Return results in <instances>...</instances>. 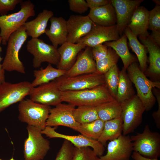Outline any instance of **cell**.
<instances>
[{"instance_id":"44","label":"cell","mask_w":160,"mask_h":160,"mask_svg":"<svg viewBox=\"0 0 160 160\" xmlns=\"http://www.w3.org/2000/svg\"><path fill=\"white\" fill-rule=\"evenodd\" d=\"M2 38L0 36V85L5 82V71L3 68L2 64H1V62L3 59V58L1 56V53L2 51V48L1 45L2 42Z\"/></svg>"},{"instance_id":"43","label":"cell","mask_w":160,"mask_h":160,"mask_svg":"<svg viewBox=\"0 0 160 160\" xmlns=\"http://www.w3.org/2000/svg\"><path fill=\"white\" fill-rule=\"evenodd\" d=\"M86 1L90 9L105 5L109 3L110 1L109 0H87Z\"/></svg>"},{"instance_id":"8","label":"cell","mask_w":160,"mask_h":160,"mask_svg":"<svg viewBox=\"0 0 160 160\" xmlns=\"http://www.w3.org/2000/svg\"><path fill=\"white\" fill-rule=\"evenodd\" d=\"M121 105L123 135H127L133 132L141 123L145 109L136 94L121 103Z\"/></svg>"},{"instance_id":"13","label":"cell","mask_w":160,"mask_h":160,"mask_svg":"<svg viewBox=\"0 0 160 160\" xmlns=\"http://www.w3.org/2000/svg\"><path fill=\"white\" fill-rule=\"evenodd\" d=\"M61 92L55 80L32 89L30 99L45 105L56 106L62 103Z\"/></svg>"},{"instance_id":"1","label":"cell","mask_w":160,"mask_h":160,"mask_svg":"<svg viewBox=\"0 0 160 160\" xmlns=\"http://www.w3.org/2000/svg\"><path fill=\"white\" fill-rule=\"evenodd\" d=\"M61 100L75 106L97 107L116 100L112 96L105 84L95 87L76 91H62Z\"/></svg>"},{"instance_id":"9","label":"cell","mask_w":160,"mask_h":160,"mask_svg":"<svg viewBox=\"0 0 160 160\" xmlns=\"http://www.w3.org/2000/svg\"><path fill=\"white\" fill-rule=\"evenodd\" d=\"M55 80L61 91L83 90L105 83L104 74L97 71L72 77L63 76Z\"/></svg>"},{"instance_id":"10","label":"cell","mask_w":160,"mask_h":160,"mask_svg":"<svg viewBox=\"0 0 160 160\" xmlns=\"http://www.w3.org/2000/svg\"><path fill=\"white\" fill-rule=\"evenodd\" d=\"M26 48L33 56V66L35 68L40 67L44 62L57 65L59 62L60 55L57 49L38 38H32L28 40Z\"/></svg>"},{"instance_id":"49","label":"cell","mask_w":160,"mask_h":160,"mask_svg":"<svg viewBox=\"0 0 160 160\" xmlns=\"http://www.w3.org/2000/svg\"></svg>"},{"instance_id":"14","label":"cell","mask_w":160,"mask_h":160,"mask_svg":"<svg viewBox=\"0 0 160 160\" xmlns=\"http://www.w3.org/2000/svg\"><path fill=\"white\" fill-rule=\"evenodd\" d=\"M120 37L116 25L105 27L93 23L90 32L81 38L76 43L84 44L92 48L106 42L116 41Z\"/></svg>"},{"instance_id":"34","label":"cell","mask_w":160,"mask_h":160,"mask_svg":"<svg viewBox=\"0 0 160 160\" xmlns=\"http://www.w3.org/2000/svg\"><path fill=\"white\" fill-rule=\"evenodd\" d=\"M119 71L116 65L104 74L105 83L112 96L116 100L119 81Z\"/></svg>"},{"instance_id":"45","label":"cell","mask_w":160,"mask_h":160,"mask_svg":"<svg viewBox=\"0 0 160 160\" xmlns=\"http://www.w3.org/2000/svg\"><path fill=\"white\" fill-rule=\"evenodd\" d=\"M150 37L159 46H160V31H152L150 35Z\"/></svg>"},{"instance_id":"26","label":"cell","mask_w":160,"mask_h":160,"mask_svg":"<svg viewBox=\"0 0 160 160\" xmlns=\"http://www.w3.org/2000/svg\"><path fill=\"white\" fill-rule=\"evenodd\" d=\"M104 44L112 48L120 57L124 67L126 70L132 63L136 62L137 59L129 52L127 45V38L124 34L118 40L106 42Z\"/></svg>"},{"instance_id":"4","label":"cell","mask_w":160,"mask_h":160,"mask_svg":"<svg viewBox=\"0 0 160 160\" xmlns=\"http://www.w3.org/2000/svg\"><path fill=\"white\" fill-rule=\"evenodd\" d=\"M28 36L24 25L10 36L7 44L6 55L2 64L5 71H16L25 74V68L19 59V53Z\"/></svg>"},{"instance_id":"33","label":"cell","mask_w":160,"mask_h":160,"mask_svg":"<svg viewBox=\"0 0 160 160\" xmlns=\"http://www.w3.org/2000/svg\"><path fill=\"white\" fill-rule=\"evenodd\" d=\"M75 121L80 124L92 122L99 119L96 107L81 106L75 108L73 112Z\"/></svg>"},{"instance_id":"39","label":"cell","mask_w":160,"mask_h":160,"mask_svg":"<svg viewBox=\"0 0 160 160\" xmlns=\"http://www.w3.org/2000/svg\"><path fill=\"white\" fill-rule=\"evenodd\" d=\"M69 9L80 14L87 11L89 9L86 1L84 0H68Z\"/></svg>"},{"instance_id":"23","label":"cell","mask_w":160,"mask_h":160,"mask_svg":"<svg viewBox=\"0 0 160 160\" xmlns=\"http://www.w3.org/2000/svg\"><path fill=\"white\" fill-rule=\"evenodd\" d=\"M149 11L143 6H139L132 15L127 27L139 39L145 38L149 36L148 26Z\"/></svg>"},{"instance_id":"29","label":"cell","mask_w":160,"mask_h":160,"mask_svg":"<svg viewBox=\"0 0 160 160\" xmlns=\"http://www.w3.org/2000/svg\"><path fill=\"white\" fill-rule=\"evenodd\" d=\"M66 71L55 68L49 64L44 69L33 71L35 79L31 84L33 87L48 83L64 75Z\"/></svg>"},{"instance_id":"41","label":"cell","mask_w":160,"mask_h":160,"mask_svg":"<svg viewBox=\"0 0 160 160\" xmlns=\"http://www.w3.org/2000/svg\"><path fill=\"white\" fill-rule=\"evenodd\" d=\"M108 47L104 44H100L92 48V56L96 61L101 60L108 55Z\"/></svg>"},{"instance_id":"48","label":"cell","mask_w":160,"mask_h":160,"mask_svg":"<svg viewBox=\"0 0 160 160\" xmlns=\"http://www.w3.org/2000/svg\"><path fill=\"white\" fill-rule=\"evenodd\" d=\"M0 160H4L2 159H1L0 158ZM9 160H15L14 159L13 157H12V158L10 159Z\"/></svg>"},{"instance_id":"22","label":"cell","mask_w":160,"mask_h":160,"mask_svg":"<svg viewBox=\"0 0 160 160\" xmlns=\"http://www.w3.org/2000/svg\"><path fill=\"white\" fill-rule=\"evenodd\" d=\"M50 25L46 29L45 33L52 45L57 49L59 45L67 42L68 30L66 20L61 17H52L49 20Z\"/></svg>"},{"instance_id":"36","label":"cell","mask_w":160,"mask_h":160,"mask_svg":"<svg viewBox=\"0 0 160 160\" xmlns=\"http://www.w3.org/2000/svg\"><path fill=\"white\" fill-rule=\"evenodd\" d=\"M92 149L88 147L78 148L74 146L73 160H99Z\"/></svg>"},{"instance_id":"32","label":"cell","mask_w":160,"mask_h":160,"mask_svg":"<svg viewBox=\"0 0 160 160\" xmlns=\"http://www.w3.org/2000/svg\"><path fill=\"white\" fill-rule=\"evenodd\" d=\"M105 123L98 119L90 123L80 124L76 131L88 138L97 140L103 132Z\"/></svg>"},{"instance_id":"35","label":"cell","mask_w":160,"mask_h":160,"mask_svg":"<svg viewBox=\"0 0 160 160\" xmlns=\"http://www.w3.org/2000/svg\"><path fill=\"white\" fill-rule=\"evenodd\" d=\"M108 47L107 55L102 59L96 61L97 71L104 74L112 66L116 65L119 58L115 51Z\"/></svg>"},{"instance_id":"20","label":"cell","mask_w":160,"mask_h":160,"mask_svg":"<svg viewBox=\"0 0 160 160\" xmlns=\"http://www.w3.org/2000/svg\"><path fill=\"white\" fill-rule=\"evenodd\" d=\"M149 53V66L144 73L146 76L159 79L160 76V49L149 36L140 39Z\"/></svg>"},{"instance_id":"27","label":"cell","mask_w":160,"mask_h":160,"mask_svg":"<svg viewBox=\"0 0 160 160\" xmlns=\"http://www.w3.org/2000/svg\"><path fill=\"white\" fill-rule=\"evenodd\" d=\"M124 34L128 39L129 45L136 54L139 62V67L144 73L147 68L148 61L147 50L145 47L141 43L135 35L127 27L125 29Z\"/></svg>"},{"instance_id":"46","label":"cell","mask_w":160,"mask_h":160,"mask_svg":"<svg viewBox=\"0 0 160 160\" xmlns=\"http://www.w3.org/2000/svg\"><path fill=\"white\" fill-rule=\"evenodd\" d=\"M131 157L134 160H159L158 159H151L145 157L135 151L133 152Z\"/></svg>"},{"instance_id":"21","label":"cell","mask_w":160,"mask_h":160,"mask_svg":"<svg viewBox=\"0 0 160 160\" xmlns=\"http://www.w3.org/2000/svg\"><path fill=\"white\" fill-rule=\"evenodd\" d=\"M86 46L82 44H72L68 42L63 44L57 49L60 59L57 65V68L68 71L75 63L79 53Z\"/></svg>"},{"instance_id":"40","label":"cell","mask_w":160,"mask_h":160,"mask_svg":"<svg viewBox=\"0 0 160 160\" xmlns=\"http://www.w3.org/2000/svg\"><path fill=\"white\" fill-rule=\"evenodd\" d=\"M22 0H0V15H7V12L13 10L16 6L20 4Z\"/></svg>"},{"instance_id":"24","label":"cell","mask_w":160,"mask_h":160,"mask_svg":"<svg viewBox=\"0 0 160 160\" xmlns=\"http://www.w3.org/2000/svg\"><path fill=\"white\" fill-rule=\"evenodd\" d=\"M87 16L93 23L99 25L109 27L116 25V13L111 1L105 5L90 9Z\"/></svg>"},{"instance_id":"7","label":"cell","mask_w":160,"mask_h":160,"mask_svg":"<svg viewBox=\"0 0 160 160\" xmlns=\"http://www.w3.org/2000/svg\"><path fill=\"white\" fill-rule=\"evenodd\" d=\"M28 135L24 144V160H42L50 149L49 141L42 135L41 130L27 125Z\"/></svg>"},{"instance_id":"19","label":"cell","mask_w":160,"mask_h":160,"mask_svg":"<svg viewBox=\"0 0 160 160\" xmlns=\"http://www.w3.org/2000/svg\"><path fill=\"white\" fill-rule=\"evenodd\" d=\"M80 52L73 65L66 71L64 76L72 77L97 71L96 62L92 55V48L86 46L84 50Z\"/></svg>"},{"instance_id":"11","label":"cell","mask_w":160,"mask_h":160,"mask_svg":"<svg viewBox=\"0 0 160 160\" xmlns=\"http://www.w3.org/2000/svg\"><path fill=\"white\" fill-rule=\"evenodd\" d=\"M33 87L31 83L26 81L13 84L5 81L0 84V113L29 95Z\"/></svg>"},{"instance_id":"15","label":"cell","mask_w":160,"mask_h":160,"mask_svg":"<svg viewBox=\"0 0 160 160\" xmlns=\"http://www.w3.org/2000/svg\"><path fill=\"white\" fill-rule=\"evenodd\" d=\"M55 129V127L47 126L41 131V133L50 138H58L66 140L77 147H90L98 157L103 156L105 150L104 146L97 140L88 138L81 134L70 135L62 134L57 132Z\"/></svg>"},{"instance_id":"17","label":"cell","mask_w":160,"mask_h":160,"mask_svg":"<svg viewBox=\"0 0 160 160\" xmlns=\"http://www.w3.org/2000/svg\"><path fill=\"white\" fill-rule=\"evenodd\" d=\"M143 0H111L116 13L117 26L120 36L129 23L133 13Z\"/></svg>"},{"instance_id":"38","label":"cell","mask_w":160,"mask_h":160,"mask_svg":"<svg viewBox=\"0 0 160 160\" xmlns=\"http://www.w3.org/2000/svg\"><path fill=\"white\" fill-rule=\"evenodd\" d=\"M148 29L160 31V6L156 5L149 11Z\"/></svg>"},{"instance_id":"25","label":"cell","mask_w":160,"mask_h":160,"mask_svg":"<svg viewBox=\"0 0 160 160\" xmlns=\"http://www.w3.org/2000/svg\"><path fill=\"white\" fill-rule=\"evenodd\" d=\"M53 15L52 11L44 9L39 13L34 19L25 22L24 25L28 36L38 38L45 33L48 22Z\"/></svg>"},{"instance_id":"31","label":"cell","mask_w":160,"mask_h":160,"mask_svg":"<svg viewBox=\"0 0 160 160\" xmlns=\"http://www.w3.org/2000/svg\"><path fill=\"white\" fill-rule=\"evenodd\" d=\"M96 108L99 119L104 121L121 117V103L116 100L102 104Z\"/></svg>"},{"instance_id":"30","label":"cell","mask_w":160,"mask_h":160,"mask_svg":"<svg viewBox=\"0 0 160 160\" xmlns=\"http://www.w3.org/2000/svg\"><path fill=\"white\" fill-rule=\"evenodd\" d=\"M132 85L127 72L123 67L119 71V81L116 100L121 103L135 95Z\"/></svg>"},{"instance_id":"3","label":"cell","mask_w":160,"mask_h":160,"mask_svg":"<svg viewBox=\"0 0 160 160\" xmlns=\"http://www.w3.org/2000/svg\"><path fill=\"white\" fill-rule=\"evenodd\" d=\"M17 12L0 16V36L2 45L7 44L11 34L24 25L27 19L35 15V5L30 0L22 1Z\"/></svg>"},{"instance_id":"47","label":"cell","mask_w":160,"mask_h":160,"mask_svg":"<svg viewBox=\"0 0 160 160\" xmlns=\"http://www.w3.org/2000/svg\"><path fill=\"white\" fill-rule=\"evenodd\" d=\"M156 4V5L160 6V0H153Z\"/></svg>"},{"instance_id":"6","label":"cell","mask_w":160,"mask_h":160,"mask_svg":"<svg viewBox=\"0 0 160 160\" xmlns=\"http://www.w3.org/2000/svg\"><path fill=\"white\" fill-rule=\"evenodd\" d=\"M130 137L133 151L151 159H158L160 156V134L151 131L148 124L145 125L142 133L137 132Z\"/></svg>"},{"instance_id":"37","label":"cell","mask_w":160,"mask_h":160,"mask_svg":"<svg viewBox=\"0 0 160 160\" xmlns=\"http://www.w3.org/2000/svg\"><path fill=\"white\" fill-rule=\"evenodd\" d=\"M74 147L70 142L64 140L55 160H73Z\"/></svg>"},{"instance_id":"12","label":"cell","mask_w":160,"mask_h":160,"mask_svg":"<svg viewBox=\"0 0 160 160\" xmlns=\"http://www.w3.org/2000/svg\"><path fill=\"white\" fill-rule=\"evenodd\" d=\"M75 106L71 104L61 103L50 108L46 121V126L55 127H66L76 131L80 124L75 120L73 112Z\"/></svg>"},{"instance_id":"16","label":"cell","mask_w":160,"mask_h":160,"mask_svg":"<svg viewBox=\"0 0 160 160\" xmlns=\"http://www.w3.org/2000/svg\"><path fill=\"white\" fill-rule=\"evenodd\" d=\"M133 152L130 136L122 135L110 141L106 154L99 157V160H129Z\"/></svg>"},{"instance_id":"5","label":"cell","mask_w":160,"mask_h":160,"mask_svg":"<svg viewBox=\"0 0 160 160\" xmlns=\"http://www.w3.org/2000/svg\"><path fill=\"white\" fill-rule=\"evenodd\" d=\"M50 108L49 106L35 102L30 99H24L18 105V119L28 125L43 130L47 126L46 121Z\"/></svg>"},{"instance_id":"28","label":"cell","mask_w":160,"mask_h":160,"mask_svg":"<svg viewBox=\"0 0 160 160\" xmlns=\"http://www.w3.org/2000/svg\"><path fill=\"white\" fill-rule=\"evenodd\" d=\"M122 130L123 121L121 117L105 121L97 140L104 146L107 141L116 139L121 135Z\"/></svg>"},{"instance_id":"18","label":"cell","mask_w":160,"mask_h":160,"mask_svg":"<svg viewBox=\"0 0 160 160\" xmlns=\"http://www.w3.org/2000/svg\"><path fill=\"white\" fill-rule=\"evenodd\" d=\"M68 30L67 42L76 43L91 30L93 23L87 15H72L66 20Z\"/></svg>"},{"instance_id":"42","label":"cell","mask_w":160,"mask_h":160,"mask_svg":"<svg viewBox=\"0 0 160 160\" xmlns=\"http://www.w3.org/2000/svg\"><path fill=\"white\" fill-rule=\"evenodd\" d=\"M159 89L156 88H153L152 89L153 93L158 103V109L157 111L152 113V116L158 129L160 128V91Z\"/></svg>"},{"instance_id":"2","label":"cell","mask_w":160,"mask_h":160,"mask_svg":"<svg viewBox=\"0 0 160 160\" xmlns=\"http://www.w3.org/2000/svg\"><path fill=\"white\" fill-rule=\"evenodd\" d=\"M127 71L136 88V95L142 103L145 111H150L154 106L156 101L152 89L154 88L160 89V82L148 79L141 70L136 62L129 65Z\"/></svg>"}]
</instances>
